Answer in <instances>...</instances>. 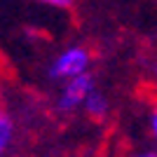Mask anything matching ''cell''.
<instances>
[{
	"instance_id": "4",
	"label": "cell",
	"mask_w": 157,
	"mask_h": 157,
	"mask_svg": "<svg viewBox=\"0 0 157 157\" xmlns=\"http://www.w3.org/2000/svg\"><path fill=\"white\" fill-rule=\"evenodd\" d=\"M12 138H14V122L7 117L5 113H0V155L7 152Z\"/></svg>"
},
{
	"instance_id": "7",
	"label": "cell",
	"mask_w": 157,
	"mask_h": 157,
	"mask_svg": "<svg viewBox=\"0 0 157 157\" xmlns=\"http://www.w3.org/2000/svg\"><path fill=\"white\" fill-rule=\"evenodd\" d=\"M155 75H157V66H155Z\"/></svg>"
},
{
	"instance_id": "2",
	"label": "cell",
	"mask_w": 157,
	"mask_h": 157,
	"mask_svg": "<svg viewBox=\"0 0 157 157\" xmlns=\"http://www.w3.org/2000/svg\"><path fill=\"white\" fill-rule=\"evenodd\" d=\"M96 89L94 87V78L92 73L87 71L82 75H75V78H68L63 80V89H61L59 98H56V110L59 113H73L78 110L80 105L85 103L87 94Z\"/></svg>"
},
{
	"instance_id": "3",
	"label": "cell",
	"mask_w": 157,
	"mask_h": 157,
	"mask_svg": "<svg viewBox=\"0 0 157 157\" xmlns=\"http://www.w3.org/2000/svg\"><path fill=\"white\" fill-rule=\"evenodd\" d=\"M82 105H85L87 115L94 117V120H103L105 115H108V110H110L108 98H105L101 92H96V89H92V92L87 94V98H85V103H82Z\"/></svg>"
},
{
	"instance_id": "5",
	"label": "cell",
	"mask_w": 157,
	"mask_h": 157,
	"mask_svg": "<svg viewBox=\"0 0 157 157\" xmlns=\"http://www.w3.org/2000/svg\"><path fill=\"white\" fill-rule=\"evenodd\" d=\"M38 2H45V5H52V7H61V10H66V7H73V2H75V0H38Z\"/></svg>"
},
{
	"instance_id": "1",
	"label": "cell",
	"mask_w": 157,
	"mask_h": 157,
	"mask_svg": "<svg viewBox=\"0 0 157 157\" xmlns=\"http://www.w3.org/2000/svg\"><path fill=\"white\" fill-rule=\"evenodd\" d=\"M92 66V52L82 45H73L68 49L56 56L49 66V78L52 80H68V78H75V75H82V73L89 71Z\"/></svg>"
},
{
	"instance_id": "6",
	"label": "cell",
	"mask_w": 157,
	"mask_h": 157,
	"mask_svg": "<svg viewBox=\"0 0 157 157\" xmlns=\"http://www.w3.org/2000/svg\"><path fill=\"white\" fill-rule=\"evenodd\" d=\"M150 131H152V136H155V141H157V105H155V110H152V115H150Z\"/></svg>"
}]
</instances>
